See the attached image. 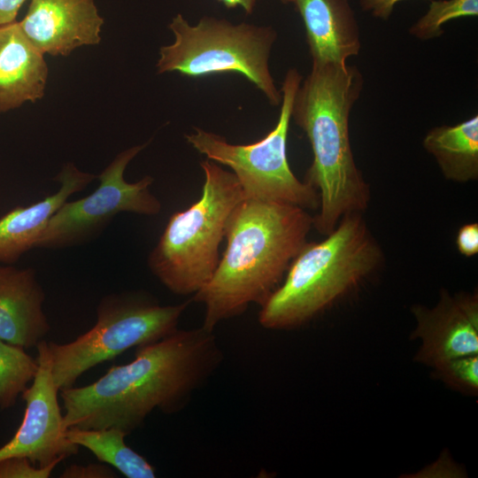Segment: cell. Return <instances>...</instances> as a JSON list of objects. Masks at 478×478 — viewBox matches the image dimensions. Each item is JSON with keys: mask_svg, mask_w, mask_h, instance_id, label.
<instances>
[{"mask_svg": "<svg viewBox=\"0 0 478 478\" xmlns=\"http://www.w3.org/2000/svg\"><path fill=\"white\" fill-rule=\"evenodd\" d=\"M223 358L213 331L202 326L176 329L136 347L131 362L112 366L94 382L59 390L64 427H113L127 436L155 410L166 414L181 411Z\"/></svg>", "mask_w": 478, "mask_h": 478, "instance_id": "obj_1", "label": "cell"}, {"mask_svg": "<svg viewBox=\"0 0 478 478\" xmlns=\"http://www.w3.org/2000/svg\"><path fill=\"white\" fill-rule=\"evenodd\" d=\"M312 216L301 207L243 199L227 220V247L209 281L191 301L204 305L202 327L260 306L281 285L289 265L307 243Z\"/></svg>", "mask_w": 478, "mask_h": 478, "instance_id": "obj_2", "label": "cell"}, {"mask_svg": "<svg viewBox=\"0 0 478 478\" xmlns=\"http://www.w3.org/2000/svg\"><path fill=\"white\" fill-rule=\"evenodd\" d=\"M364 79L355 66L312 64L293 101L291 119L306 135L313 154L305 181L319 194L312 227L327 235L341 219L363 213L371 189L356 164L351 146V112L360 97Z\"/></svg>", "mask_w": 478, "mask_h": 478, "instance_id": "obj_3", "label": "cell"}, {"mask_svg": "<svg viewBox=\"0 0 478 478\" xmlns=\"http://www.w3.org/2000/svg\"><path fill=\"white\" fill-rule=\"evenodd\" d=\"M384 260L363 213L343 216L325 239L307 242L295 257L260 306L259 324L272 330L300 328L358 288Z\"/></svg>", "mask_w": 478, "mask_h": 478, "instance_id": "obj_4", "label": "cell"}, {"mask_svg": "<svg viewBox=\"0 0 478 478\" xmlns=\"http://www.w3.org/2000/svg\"><path fill=\"white\" fill-rule=\"evenodd\" d=\"M199 199L173 212L148 257L151 273L172 293L194 295L214 274L219 248L234 209L243 199L235 175L206 158Z\"/></svg>", "mask_w": 478, "mask_h": 478, "instance_id": "obj_5", "label": "cell"}, {"mask_svg": "<svg viewBox=\"0 0 478 478\" xmlns=\"http://www.w3.org/2000/svg\"><path fill=\"white\" fill-rule=\"evenodd\" d=\"M174 41L159 49L158 73L178 72L189 77L238 73L279 105L281 93L269 69L277 34L272 27L204 16L191 25L180 13L169 24Z\"/></svg>", "mask_w": 478, "mask_h": 478, "instance_id": "obj_6", "label": "cell"}, {"mask_svg": "<svg viewBox=\"0 0 478 478\" xmlns=\"http://www.w3.org/2000/svg\"><path fill=\"white\" fill-rule=\"evenodd\" d=\"M190 302L162 305L143 291L103 297L96 307V322L89 330L66 343L48 342L55 384L59 390L73 387L94 366L170 335L178 329Z\"/></svg>", "mask_w": 478, "mask_h": 478, "instance_id": "obj_7", "label": "cell"}, {"mask_svg": "<svg viewBox=\"0 0 478 478\" xmlns=\"http://www.w3.org/2000/svg\"><path fill=\"white\" fill-rule=\"evenodd\" d=\"M301 81L296 68L288 70L281 89V107L276 126L255 143H229L224 137L199 127H194L185 138L206 158L232 169L243 199L287 204L317 212L318 192L297 178L287 158L291 110Z\"/></svg>", "mask_w": 478, "mask_h": 478, "instance_id": "obj_8", "label": "cell"}, {"mask_svg": "<svg viewBox=\"0 0 478 478\" xmlns=\"http://www.w3.org/2000/svg\"><path fill=\"white\" fill-rule=\"evenodd\" d=\"M148 143L118 154L96 177L99 184L96 190L81 199L66 201L47 222L35 248L57 250L88 243L120 212L158 214L162 204L150 191L153 178L145 175L135 182L124 179L128 163Z\"/></svg>", "mask_w": 478, "mask_h": 478, "instance_id": "obj_9", "label": "cell"}, {"mask_svg": "<svg viewBox=\"0 0 478 478\" xmlns=\"http://www.w3.org/2000/svg\"><path fill=\"white\" fill-rule=\"evenodd\" d=\"M36 349V374L32 384L20 395L26 403L24 417L13 437L0 447V459L26 457L34 465L44 467L76 455L79 446L65 435L59 389L52 377L48 342L41 341Z\"/></svg>", "mask_w": 478, "mask_h": 478, "instance_id": "obj_10", "label": "cell"}, {"mask_svg": "<svg viewBox=\"0 0 478 478\" xmlns=\"http://www.w3.org/2000/svg\"><path fill=\"white\" fill-rule=\"evenodd\" d=\"M411 312L416 322L411 338L421 341L416 362L434 368L455 358L478 354L477 290L451 295L443 289L434 307L416 304Z\"/></svg>", "mask_w": 478, "mask_h": 478, "instance_id": "obj_11", "label": "cell"}, {"mask_svg": "<svg viewBox=\"0 0 478 478\" xmlns=\"http://www.w3.org/2000/svg\"><path fill=\"white\" fill-rule=\"evenodd\" d=\"M104 19L94 0H31L19 25L42 54L67 56L83 45L97 44Z\"/></svg>", "mask_w": 478, "mask_h": 478, "instance_id": "obj_12", "label": "cell"}, {"mask_svg": "<svg viewBox=\"0 0 478 478\" xmlns=\"http://www.w3.org/2000/svg\"><path fill=\"white\" fill-rule=\"evenodd\" d=\"M44 300L34 268L0 266V338L24 350L36 347L50 330Z\"/></svg>", "mask_w": 478, "mask_h": 478, "instance_id": "obj_13", "label": "cell"}, {"mask_svg": "<svg viewBox=\"0 0 478 478\" xmlns=\"http://www.w3.org/2000/svg\"><path fill=\"white\" fill-rule=\"evenodd\" d=\"M312 64H347L358 55L360 32L349 0H295Z\"/></svg>", "mask_w": 478, "mask_h": 478, "instance_id": "obj_14", "label": "cell"}, {"mask_svg": "<svg viewBox=\"0 0 478 478\" xmlns=\"http://www.w3.org/2000/svg\"><path fill=\"white\" fill-rule=\"evenodd\" d=\"M97 176L66 164L54 179L60 188L27 206L16 207L0 218V263L12 265L35 244L55 212L73 194L82 191Z\"/></svg>", "mask_w": 478, "mask_h": 478, "instance_id": "obj_15", "label": "cell"}, {"mask_svg": "<svg viewBox=\"0 0 478 478\" xmlns=\"http://www.w3.org/2000/svg\"><path fill=\"white\" fill-rule=\"evenodd\" d=\"M48 77L43 54L19 22L0 26V112L42 97Z\"/></svg>", "mask_w": 478, "mask_h": 478, "instance_id": "obj_16", "label": "cell"}, {"mask_svg": "<svg viewBox=\"0 0 478 478\" xmlns=\"http://www.w3.org/2000/svg\"><path fill=\"white\" fill-rule=\"evenodd\" d=\"M443 177L457 183L478 180V116L429 129L422 140Z\"/></svg>", "mask_w": 478, "mask_h": 478, "instance_id": "obj_17", "label": "cell"}, {"mask_svg": "<svg viewBox=\"0 0 478 478\" xmlns=\"http://www.w3.org/2000/svg\"><path fill=\"white\" fill-rule=\"evenodd\" d=\"M66 438L90 451L98 461L116 468L127 478H155L156 469L126 443L127 434L118 428H66Z\"/></svg>", "mask_w": 478, "mask_h": 478, "instance_id": "obj_18", "label": "cell"}, {"mask_svg": "<svg viewBox=\"0 0 478 478\" xmlns=\"http://www.w3.org/2000/svg\"><path fill=\"white\" fill-rule=\"evenodd\" d=\"M38 368L36 358L24 349L0 338V409L11 408L32 382Z\"/></svg>", "mask_w": 478, "mask_h": 478, "instance_id": "obj_19", "label": "cell"}, {"mask_svg": "<svg viewBox=\"0 0 478 478\" xmlns=\"http://www.w3.org/2000/svg\"><path fill=\"white\" fill-rule=\"evenodd\" d=\"M478 16V0H431L428 10L409 29V33L421 41L432 40L443 34L446 22L466 17Z\"/></svg>", "mask_w": 478, "mask_h": 478, "instance_id": "obj_20", "label": "cell"}, {"mask_svg": "<svg viewBox=\"0 0 478 478\" xmlns=\"http://www.w3.org/2000/svg\"><path fill=\"white\" fill-rule=\"evenodd\" d=\"M433 375L453 390L467 396H477L478 354L445 361L434 367Z\"/></svg>", "mask_w": 478, "mask_h": 478, "instance_id": "obj_21", "label": "cell"}, {"mask_svg": "<svg viewBox=\"0 0 478 478\" xmlns=\"http://www.w3.org/2000/svg\"><path fill=\"white\" fill-rule=\"evenodd\" d=\"M58 464L40 467L26 457H7L0 459V478H48Z\"/></svg>", "mask_w": 478, "mask_h": 478, "instance_id": "obj_22", "label": "cell"}, {"mask_svg": "<svg viewBox=\"0 0 478 478\" xmlns=\"http://www.w3.org/2000/svg\"><path fill=\"white\" fill-rule=\"evenodd\" d=\"M456 246L459 252L466 257L478 254V223L471 222L461 226L456 235Z\"/></svg>", "mask_w": 478, "mask_h": 478, "instance_id": "obj_23", "label": "cell"}, {"mask_svg": "<svg viewBox=\"0 0 478 478\" xmlns=\"http://www.w3.org/2000/svg\"><path fill=\"white\" fill-rule=\"evenodd\" d=\"M116 476L111 467L99 464L71 465L61 474L62 478H114Z\"/></svg>", "mask_w": 478, "mask_h": 478, "instance_id": "obj_24", "label": "cell"}, {"mask_svg": "<svg viewBox=\"0 0 478 478\" xmlns=\"http://www.w3.org/2000/svg\"><path fill=\"white\" fill-rule=\"evenodd\" d=\"M401 1L403 0H359V5L373 17L386 20L390 17L395 5Z\"/></svg>", "mask_w": 478, "mask_h": 478, "instance_id": "obj_25", "label": "cell"}, {"mask_svg": "<svg viewBox=\"0 0 478 478\" xmlns=\"http://www.w3.org/2000/svg\"><path fill=\"white\" fill-rule=\"evenodd\" d=\"M26 0H0V26L15 21L21 5Z\"/></svg>", "mask_w": 478, "mask_h": 478, "instance_id": "obj_26", "label": "cell"}, {"mask_svg": "<svg viewBox=\"0 0 478 478\" xmlns=\"http://www.w3.org/2000/svg\"><path fill=\"white\" fill-rule=\"evenodd\" d=\"M227 8L241 7L246 13H251L258 0H218Z\"/></svg>", "mask_w": 478, "mask_h": 478, "instance_id": "obj_27", "label": "cell"}, {"mask_svg": "<svg viewBox=\"0 0 478 478\" xmlns=\"http://www.w3.org/2000/svg\"><path fill=\"white\" fill-rule=\"evenodd\" d=\"M283 4H294L295 0H278Z\"/></svg>", "mask_w": 478, "mask_h": 478, "instance_id": "obj_28", "label": "cell"}]
</instances>
